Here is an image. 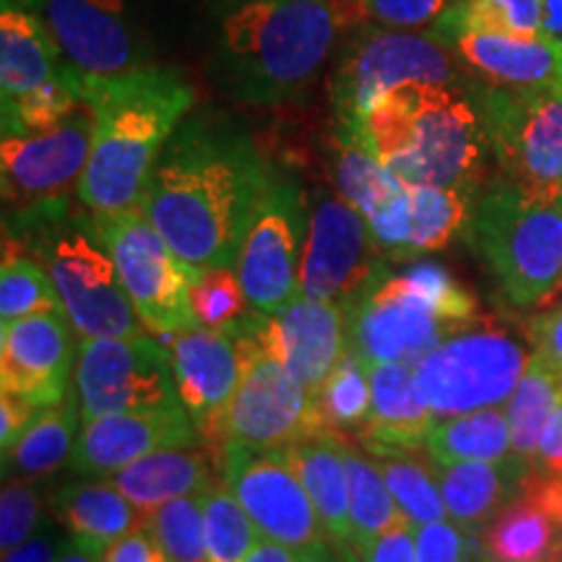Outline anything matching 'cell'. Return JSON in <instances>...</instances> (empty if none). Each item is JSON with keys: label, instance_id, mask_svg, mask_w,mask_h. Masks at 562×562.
I'll return each mask as SVG.
<instances>
[{"label": "cell", "instance_id": "6da1fadb", "mask_svg": "<svg viewBox=\"0 0 562 562\" xmlns=\"http://www.w3.org/2000/svg\"><path fill=\"white\" fill-rule=\"evenodd\" d=\"M277 165L227 121L188 115L154 167L140 211L191 271L232 266Z\"/></svg>", "mask_w": 562, "mask_h": 562}, {"label": "cell", "instance_id": "7a4b0ae2", "mask_svg": "<svg viewBox=\"0 0 562 562\" xmlns=\"http://www.w3.org/2000/svg\"><path fill=\"white\" fill-rule=\"evenodd\" d=\"M81 91L94 115L81 206L91 214L136 211L167 140L195 108V91L157 63L112 79H81Z\"/></svg>", "mask_w": 562, "mask_h": 562}, {"label": "cell", "instance_id": "3957f363", "mask_svg": "<svg viewBox=\"0 0 562 562\" xmlns=\"http://www.w3.org/2000/svg\"><path fill=\"white\" fill-rule=\"evenodd\" d=\"M351 30L344 0H245L222 19L214 79L256 108L302 100Z\"/></svg>", "mask_w": 562, "mask_h": 562}, {"label": "cell", "instance_id": "277c9868", "mask_svg": "<svg viewBox=\"0 0 562 562\" xmlns=\"http://www.w3.org/2000/svg\"><path fill=\"white\" fill-rule=\"evenodd\" d=\"M469 83L393 89L364 112L355 136L406 186L480 193L490 146Z\"/></svg>", "mask_w": 562, "mask_h": 562}, {"label": "cell", "instance_id": "5b68a950", "mask_svg": "<svg viewBox=\"0 0 562 562\" xmlns=\"http://www.w3.org/2000/svg\"><path fill=\"white\" fill-rule=\"evenodd\" d=\"M347 347L364 364H417L427 351L482 318L476 297L442 263L389 271L344 305Z\"/></svg>", "mask_w": 562, "mask_h": 562}, {"label": "cell", "instance_id": "8992f818", "mask_svg": "<svg viewBox=\"0 0 562 562\" xmlns=\"http://www.w3.org/2000/svg\"><path fill=\"white\" fill-rule=\"evenodd\" d=\"M467 237L510 305L544 307L562 292V201L497 180L476 195Z\"/></svg>", "mask_w": 562, "mask_h": 562}, {"label": "cell", "instance_id": "52a82bcc", "mask_svg": "<svg viewBox=\"0 0 562 562\" xmlns=\"http://www.w3.org/2000/svg\"><path fill=\"white\" fill-rule=\"evenodd\" d=\"M5 237L45 266L79 339L144 336V323L94 227V216L83 222L68 214L24 235Z\"/></svg>", "mask_w": 562, "mask_h": 562}, {"label": "cell", "instance_id": "ba28073f", "mask_svg": "<svg viewBox=\"0 0 562 562\" xmlns=\"http://www.w3.org/2000/svg\"><path fill=\"white\" fill-rule=\"evenodd\" d=\"M461 60L438 34L357 26L344 37L328 83L336 125L355 133L364 112L409 83H469Z\"/></svg>", "mask_w": 562, "mask_h": 562}, {"label": "cell", "instance_id": "9c48e42d", "mask_svg": "<svg viewBox=\"0 0 562 562\" xmlns=\"http://www.w3.org/2000/svg\"><path fill=\"white\" fill-rule=\"evenodd\" d=\"M94 115L87 102L47 128L3 136L0 191L5 235H24L70 214L91 151Z\"/></svg>", "mask_w": 562, "mask_h": 562}, {"label": "cell", "instance_id": "30bf717a", "mask_svg": "<svg viewBox=\"0 0 562 562\" xmlns=\"http://www.w3.org/2000/svg\"><path fill=\"white\" fill-rule=\"evenodd\" d=\"M529 351L508 328L480 318L414 364V381L435 419L505 406L521 381Z\"/></svg>", "mask_w": 562, "mask_h": 562}, {"label": "cell", "instance_id": "8fae6325", "mask_svg": "<svg viewBox=\"0 0 562 562\" xmlns=\"http://www.w3.org/2000/svg\"><path fill=\"white\" fill-rule=\"evenodd\" d=\"M469 89L503 180L562 199V87L503 89L472 81Z\"/></svg>", "mask_w": 562, "mask_h": 562}, {"label": "cell", "instance_id": "7c38bea8", "mask_svg": "<svg viewBox=\"0 0 562 562\" xmlns=\"http://www.w3.org/2000/svg\"><path fill=\"white\" fill-rule=\"evenodd\" d=\"M224 331L235 336L243 355L240 383L224 414V453L229 446L281 451L328 430L305 385L252 336L250 313Z\"/></svg>", "mask_w": 562, "mask_h": 562}, {"label": "cell", "instance_id": "4fadbf2b", "mask_svg": "<svg viewBox=\"0 0 562 562\" xmlns=\"http://www.w3.org/2000/svg\"><path fill=\"white\" fill-rule=\"evenodd\" d=\"M140 323L159 336L195 326L191 307L193 273L175 256L140 209L91 214Z\"/></svg>", "mask_w": 562, "mask_h": 562}, {"label": "cell", "instance_id": "5bb4252c", "mask_svg": "<svg viewBox=\"0 0 562 562\" xmlns=\"http://www.w3.org/2000/svg\"><path fill=\"white\" fill-rule=\"evenodd\" d=\"M391 271L364 216L334 188H318L307 201L297 294L307 300L349 305Z\"/></svg>", "mask_w": 562, "mask_h": 562}, {"label": "cell", "instance_id": "9a60e30c", "mask_svg": "<svg viewBox=\"0 0 562 562\" xmlns=\"http://www.w3.org/2000/svg\"><path fill=\"white\" fill-rule=\"evenodd\" d=\"M307 201L300 182L277 167L252 209L235 263L252 313L277 315L297 297Z\"/></svg>", "mask_w": 562, "mask_h": 562}, {"label": "cell", "instance_id": "2e32d148", "mask_svg": "<svg viewBox=\"0 0 562 562\" xmlns=\"http://www.w3.org/2000/svg\"><path fill=\"white\" fill-rule=\"evenodd\" d=\"M74 393L81 422L180 404L170 351L151 336L79 339Z\"/></svg>", "mask_w": 562, "mask_h": 562}, {"label": "cell", "instance_id": "e0dca14e", "mask_svg": "<svg viewBox=\"0 0 562 562\" xmlns=\"http://www.w3.org/2000/svg\"><path fill=\"white\" fill-rule=\"evenodd\" d=\"M222 484L237 497L258 533L294 552L331 544L305 484L281 451L229 446L222 461Z\"/></svg>", "mask_w": 562, "mask_h": 562}, {"label": "cell", "instance_id": "ac0fdd59", "mask_svg": "<svg viewBox=\"0 0 562 562\" xmlns=\"http://www.w3.org/2000/svg\"><path fill=\"white\" fill-rule=\"evenodd\" d=\"M63 60L81 79H112L154 66L125 0H30Z\"/></svg>", "mask_w": 562, "mask_h": 562}, {"label": "cell", "instance_id": "d6986e66", "mask_svg": "<svg viewBox=\"0 0 562 562\" xmlns=\"http://www.w3.org/2000/svg\"><path fill=\"white\" fill-rule=\"evenodd\" d=\"M167 351L180 404L191 414L201 448L222 469L224 414L243 375L240 347L229 331L195 323L172 334Z\"/></svg>", "mask_w": 562, "mask_h": 562}, {"label": "cell", "instance_id": "ffe728a7", "mask_svg": "<svg viewBox=\"0 0 562 562\" xmlns=\"http://www.w3.org/2000/svg\"><path fill=\"white\" fill-rule=\"evenodd\" d=\"M66 311L0 323V391L50 409L70 396L76 370L74 336Z\"/></svg>", "mask_w": 562, "mask_h": 562}, {"label": "cell", "instance_id": "44dd1931", "mask_svg": "<svg viewBox=\"0 0 562 562\" xmlns=\"http://www.w3.org/2000/svg\"><path fill=\"white\" fill-rule=\"evenodd\" d=\"M199 446V430L182 404L112 414L81 425L68 472L97 480V476L117 474L157 451Z\"/></svg>", "mask_w": 562, "mask_h": 562}, {"label": "cell", "instance_id": "7402d4cb", "mask_svg": "<svg viewBox=\"0 0 562 562\" xmlns=\"http://www.w3.org/2000/svg\"><path fill=\"white\" fill-rule=\"evenodd\" d=\"M252 336L315 398L347 355V313L336 302L294 297L277 315L250 311Z\"/></svg>", "mask_w": 562, "mask_h": 562}, {"label": "cell", "instance_id": "603a6c76", "mask_svg": "<svg viewBox=\"0 0 562 562\" xmlns=\"http://www.w3.org/2000/svg\"><path fill=\"white\" fill-rule=\"evenodd\" d=\"M440 40L476 83L503 89L562 87V50L544 37L461 30L442 34Z\"/></svg>", "mask_w": 562, "mask_h": 562}, {"label": "cell", "instance_id": "cb8c5ba5", "mask_svg": "<svg viewBox=\"0 0 562 562\" xmlns=\"http://www.w3.org/2000/svg\"><path fill=\"white\" fill-rule=\"evenodd\" d=\"M74 68L63 60L40 11L30 0L0 5V110L21 104L66 81Z\"/></svg>", "mask_w": 562, "mask_h": 562}, {"label": "cell", "instance_id": "d4e9b609", "mask_svg": "<svg viewBox=\"0 0 562 562\" xmlns=\"http://www.w3.org/2000/svg\"><path fill=\"white\" fill-rule=\"evenodd\" d=\"M370 368L372 409L360 442L372 459L427 451L435 414L414 381V364L375 362Z\"/></svg>", "mask_w": 562, "mask_h": 562}, {"label": "cell", "instance_id": "484cf974", "mask_svg": "<svg viewBox=\"0 0 562 562\" xmlns=\"http://www.w3.org/2000/svg\"><path fill=\"white\" fill-rule=\"evenodd\" d=\"M529 472V463L516 456H508L503 461H467L435 467L448 518L469 537L482 533L505 505L521 495Z\"/></svg>", "mask_w": 562, "mask_h": 562}, {"label": "cell", "instance_id": "4316f807", "mask_svg": "<svg viewBox=\"0 0 562 562\" xmlns=\"http://www.w3.org/2000/svg\"><path fill=\"white\" fill-rule=\"evenodd\" d=\"M53 516L76 544L100 560L117 539L140 526L138 510L110 480L63 482L53 492Z\"/></svg>", "mask_w": 562, "mask_h": 562}, {"label": "cell", "instance_id": "83f0119b", "mask_svg": "<svg viewBox=\"0 0 562 562\" xmlns=\"http://www.w3.org/2000/svg\"><path fill=\"white\" fill-rule=\"evenodd\" d=\"M220 469L203 448H167L110 476L144 518L159 505L180 497H201L214 490Z\"/></svg>", "mask_w": 562, "mask_h": 562}, {"label": "cell", "instance_id": "f1b7e54d", "mask_svg": "<svg viewBox=\"0 0 562 562\" xmlns=\"http://www.w3.org/2000/svg\"><path fill=\"white\" fill-rule=\"evenodd\" d=\"M344 451L347 440L334 430L315 432L284 448L286 459L318 510L328 542L341 552V558L349 552V476Z\"/></svg>", "mask_w": 562, "mask_h": 562}, {"label": "cell", "instance_id": "f546056e", "mask_svg": "<svg viewBox=\"0 0 562 562\" xmlns=\"http://www.w3.org/2000/svg\"><path fill=\"white\" fill-rule=\"evenodd\" d=\"M81 412L76 393L58 406L42 409L21 438L3 451V476L5 480H34L42 482L63 467H68L70 456L79 442Z\"/></svg>", "mask_w": 562, "mask_h": 562}, {"label": "cell", "instance_id": "4dcf8cb0", "mask_svg": "<svg viewBox=\"0 0 562 562\" xmlns=\"http://www.w3.org/2000/svg\"><path fill=\"white\" fill-rule=\"evenodd\" d=\"M484 562H547L562 552V529L529 497L505 505L482 533Z\"/></svg>", "mask_w": 562, "mask_h": 562}, {"label": "cell", "instance_id": "1f68e13d", "mask_svg": "<svg viewBox=\"0 0 562 562\" xmlns=\"http://www.w3.org/2000/svg\"><path fill=\"white\" fill-rule=\"evenodd\" d=\"M347 476H349V552L347 560L357 562V558L383 537L385 531L396 526L409 524L404 513L393 501L385 476L375 459L351 448L347 442Z\"/></svg>", "mask_w": 562, "mask_h": 562}, {"label": "cell", "instance_id": "d6a6232c", "mask_svg": "<svg viewBox=\"0 0 562 562\" xmlns=\"http://www.w3.org/2000/svg\"><path fill=\"white\" fill-rule=\"evenodd\" d=\"M427 456L435 467L508 459L513 448L505 406L438 419L427 440Z\"/></svg>", "mask_w": 562, "mask_h": 562}, {"label": "cell", "instance_id": "836d02e7", "mask_svg": "<svg viewBox=\"0 0 562 562\" xmlns=\"http://www.w3.org/2000/svg\"><path fill=\"white\" fill-rule=\"evenodd\" d=\"M406 195H409L406 261L412 263L427 252L448 248L461 232H467L480 193L438 186H406Z\"/></svg>", "mask_w": 562, "mask_h": 562}, {"label": "cell", "instance_id": "e575fe53", "mask_svg": "<svg viewBox=\"0 0 562 562\" xmlns=\"http://www.w3.org/2000/svg\"><path fill=\"white\" fill-rule=\"evenodd\" d=\"M560 402V375L537 355V351H531L521 381H518L516 391H513L508 402H505V419H508L510 448L516 459H521L531 467L547 422H550Z\"/></svg>", "mask_w": 562, "mask_h": 562}, {"label": "cell", "instance_id": "d590c367", "mask_svg": "<svg viewBox=\"0 0 562 562\" xmlns=\"http://www.w3.org/2000/svg\"><path fill=\"white\" fill-rule=\"evenodd\" d=\"M334 191L349 201L368 220L391 199L404 180H398L381 159L362 144L360 136L336 125L334 159H331Z\"/></svg>", "mask_w": 562, "mask_h": 562}, {"label": "cell", "instance_id": "8d00e7d4", "mask_svg": "<svg viewBox=\"0 0 562 562\" xmlns=\"http://www.w3.org/2000/svg\"><path fill=\"white\" fill-rule=\"evenodd\" d=\"M0 266V323L32 318V315L63 311V300L50 273L37 258L30 256L16 240H3Z\"/></svg>", "mask_w": 562, "mask_h": 562}, {"label": "cell", "instance_id": "74e56055", "mask_svg": "<svg viewBox=\"0 0 562 562\" xmlns=\"http://www.w3.org/2000/svg\"><path fill=\"white\" fill-rule=\"evenodd\" d=\"M461 30L542 37V5L539 0H448L430 32L442 37Z\"/></svg>", "mask_w": 562, "mask_h": 562}, {"label": "cell", "instance_id": "f35d334b", "mask_svg": "<svg viewBox=\"0 0 562 562\" xmlns=\"http://www.w3.org/2000/svg\"><path fill=\"white\" fill-rule=\"evenodd\" d=\"M385 476L393 501L414 529L435 521H448L446 503H442L435 463L419 459V453L381 456L375 459Z\"/></svg>", "mask_w": 562, "mask_h": 562}, {"label": "cell", "instance_id": "ab89813d", "mask_svg": "<svg viewBox=\"0 0 562 562\" xmlns=\"http://www.w3.org/2000/svg\"><path fill=\"white\" fill-rule=\"evenodd\" d=\"M323 425L334 432H362L372 409L370 368L351 351L336 364L315 396Z\"/></svg>", "mask_w": 562, "mask_h": 562}, {"label": "cell", "instance_id": "60d3db41", "mask_svg": "<svg viewBox=\"0 0 562 562\" xmlns=\"http://www.w3.org/2000/svg\"><path fill=\"white\" fill-rule=\"evenodd\" d=\"M203 503V524H206V558L209 562H243L261 542L256 524L227 490V484H216Z\"/></svg>", "mask_w": 562, "mask_h": 562}, {"label": "cell", "instance_id": "b9f144b4", "mask_svg": "<svg viewBox=\"0 0 562 562\" xmlns=\"http://www.w3.org/2000/svg\"><path fill=\"white\" fill-rule=\"evenodd\" d=\"M170 562H209L201 497H180L140 518Z\"/></svg>", "mask_w": 562, "mask_h": 562}, {"label": "cell", "instance_id": "7bdbcfd3", "mask_svg": "<svg viewBox=\"0 0 562 562\" xmlns=\"http://www.w3.org/2000/svg\"><path fill=\"white\" fill-rule=\"evenodd\" d=\"M191 307L201 326L220 331L250 313L248 294L232 266H214L193 273Z\"/></svg>", "mask_w": 562, "mask_h": 562}, {"label": "cell", "instance_id": "ee69618b", "mask_svg": "<svg viewBox=\"0 0 562 562\" xmlns=\"http://www.w3.org/2000/svg\"><path fill=\"white\" fill-rule=\"evenodd\" d=\"M357 26L372 24L385 30L425 32L446 11L448 0H344Z\"/></svg>", "mask_w": 562, "mask_h": 562}, {"label": "cell", "instance_id": "f6af8a7d", "mask_svg": "<svg viewBox=\"0 0 562 562\" xmlns=\"http://www.w3.org/2000/svg\"><path fill=\"white\" fill-rule=\"evenodd\" d=\"M42 521V490L34 480H5L0 492V550L13 547L32 537Z\"/></svg>", "mask_w": 562, "mask_h": 562}, {"label": "cell", "instance_id": "bcb514c9", "mask_svg": "<svg viewBox=\"0 0 562 562\" xmlns=\"http://www.w3.org/2000/svg\"><path fill=\"white\" fill-rule=\"evenodd\" d=\"M417 562H474L472 539L453 521H435L414 529Z\"/></svg>", "mask_w": 562, "mask_h": 562}, {"label": "cell", "instance_id": "7dc6e473", "mask_svg": "<svg viewBox=\"0 0 562 562\" xmlns=\"http://www.w3.org/2000/svg\"><path fill=\"white\" fill-rule=\"evenodd\" d=\"M68 542V531L58 521H45L26 542L5 552L3 562H55Z\"/></svg>", "mask_w": 562, "mask_h": 562}, {"label": "cell", "instance_id": "c3c4849f", "mask_svg": "<svg viewBox=\"0 0 562 562\" xmlns=\"http://www.w3.org/2000/svg\"><path fill=\"white\" fill-rule=\"evenodd\" d=\"M526 331H529L533 351L558 372L562 381V305L552 307V311L547 313L533 315L529 326H526Z\"/></svg>", "mask_w": 562, "mask_h": 562}, {"label": "cell", "instance_id": "681fc988", "mask_svg": "<svg viewBox=\"0 0 562 562\" xmlns=\"http://www.w3.org/2000/svg\"><path fill=\"white\" fill-rule=\"evenodd\" d=\"M357 562H417V537L414 526L404 524L378 537Z\"/></svg>", "mask_w": 562, "mask_h": 562}, {"label": "cell", "instance_id": "f907efd6", "mask_svg": "<svg viewBox=\"0 0 562 562\" xmlns=\"http://www.w3.org/2000/svg\"><path fill=\"white\" fill-rule=\"evenodd\" d=\"M100 562H170L165 550H161L157 539L151 537L144 526L125 533L123 539H117L108 552L102 554Z\"/></svg>", "mask_w": 562, "mask_h": 562}, {"label": "cell", "instance_id": "816d5d0a", "mask_svg": "<svg viewBox=\"0 0 562 562\" xmlns=\"http://www.w3.org/2000/svg\"><path fill=\"white\" fill-rule=\"evenodd\" d=\"M521 495L529 497L533 505H539L562 529V474H544L531 469L524 480Z\"/></svg>", "mask_w": 562, "mask_h": 562}, {"label": "cell", "instance_id": "f5cc1de1", "mask_svg": "<svg viewBox=\"0 0 562 562\" xmlns=\"http://www.w3.org/2000/svg\"><path fill=\"white\" fill-rule=\"evenodd\" d=\"M40 409L26 398L5 393L0 396V448H11L21 438V432L32 425Z\"/></svg>", "mask_w": 562, "mask_h": 562}, {"label": "cell", "instance_id": "db71d44e", "mask_svg": "<svg viewBox=\"0 0 562 562\" xmlns=\"http://www.w3.org/2000/svg\"><path fill=\"white\" fill-rule=\"evenodd\" d=\"M531 469L544 474H562V402L547 422Z\"/></svg>", "mask_w": 562, "mask_h": 562}, {"label": "cell", "instance_id": "11a10c76", "mask_svg": "<svg viewBox=\"0 0 562 562\" xmlns=\"http://www.w3.org/2000/svg\"><path fill=\"white\" fill-rule=\"evenodd\" d=\"M542 5V37L562 50V0H539Z\"/></svg>", "mask_w": 562, "mask_h": 562}, {"label": "cell", "instance_id": "9f6ffc18", "mask_svg": "<svg viewBox=\"0 0 562 562\" xmlns=\"http://www.w3.org/2000/svg\"><path fill=\"white\" fill-rule=\"evenodd\" d=\"M297 560V552L290 550V547H281L277 542H269V539H261L252 552L243 562H294Z\"/></svg>", "mask_w": 562, "mask_h": 562}, {"label": "cell", "instance_id": "6f0895ef", "mask_svg": "<svg viewBox=\"0 0 562 562\" xmlns=\"http://www.w3.org/2000/svg\"><path fill=\"white\" fill-rule=\"evenodd\" d=\"M55 562H100V558H94V554L83 550V547H79L70 539V542L66 544V550L60 552V558Z\"/></svg>", "mask_w": 562, "mask_h": 562}, {"label": "cell", "instance_id": "680465c9", "mask_svg": "<svg viewBox=\"0 0 562 562\" xmlns=\"http://www.w3.org/2000/svg\"><path fill=\"white\" fill-rule=\"evenodd\" d=\"M294 562H341V560L331 552V547L321 544V547H313V550L297 552V560Z\"/></svg>", "mask_w": 562, "mask_h": 562}, {"label": "cell", "instance_id": "91938a15", "mask_svg": "<svg viewBox=\"0 0 562 562\" xmlns=\"http://www.w3.org/2000/svg\"><path fill=\"white\" fill-rule=\"evenodd\" d=\"M547 562H562V552H558V554H554V558H550Z\"/></svg>", "mask_w": 562, "mask_h": 562}, {"label": "cell", "instance_id": "94428289", "mask_svg": "<svg viewBox=\"0 0 562 562\" xmlns=\"http://www.w3.org/2000/svg\"><path fill=\"white\" fill-rule=\"evenodd\" d=\"M560 201H562V199H560Z\"/></svg>", "mask_w": 562, "mask_h": 562}]
</instances>
